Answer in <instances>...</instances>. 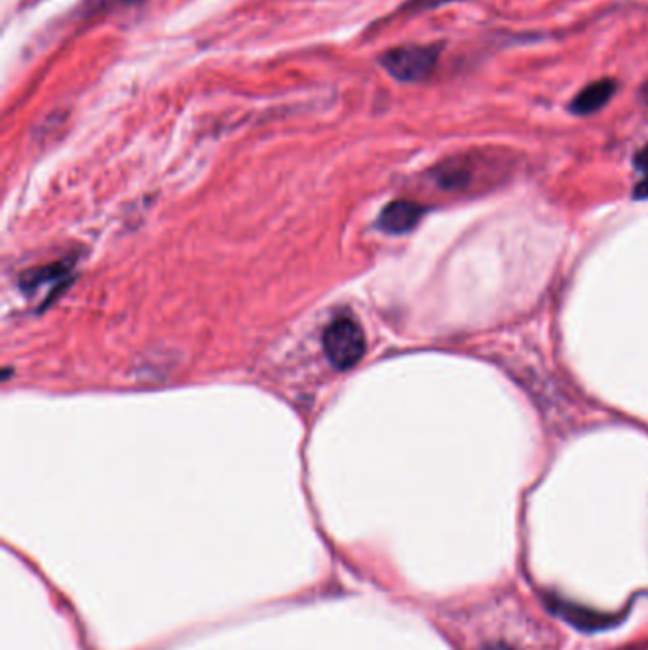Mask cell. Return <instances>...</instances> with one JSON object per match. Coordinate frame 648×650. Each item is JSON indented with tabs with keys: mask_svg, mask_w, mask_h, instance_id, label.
I'll list each match as a JSON object with an SVG mask.
<instances>
[{
	"mask_svg": "<svg viewBox=\"0 0 648 650\" xmlns=\"http://www.w3.org/2000/svg\"><path fill=\"white\" fill-rule=\"evenodd\" d=\"M101 3H105V0H101ZM145 3V0H107V5H117V6H136V5H141Z\"/></svg>",
	"mask_w": 648,
	"mask_h": 650,
	"instance_id": "9c48e42d",
	"label": "cell"
},
{
	"mask_svg": "<svg viewBox=\"0 0 648 650\" xmlns=\"http://www.w3.org/2000/svg\"><path fill=\"white\" fill-rule=\"evenodd\" d=\"M635 166L644 176H648V143L635 155Z\"/></svg>",
	"mask_w": 648,
	"mask_h": 650,
	"instance_id": "ba28073f",
	"label": "cell"
},
{
	"mask_svg": "<svg viewBox=\"0 0 648 650\" xmlns=\"http://www.w3.org/2000/svg\"><path fill=\"white\" fill-rule=\"evenodd\" d=\"M366 335L359 323L348 316H340L323 331V352L338 371L352 369L366 354Z\"/></svg>",
	"mask_w": 648,
	"mask_h": 650,
	"instance_id": "7a4b0ae2",
	"label": "cell"
},
{
	"mask_svg": "<svg viewBox=\"0 0 648 650\" xmlns=\"http://www.w3.org/2000/svg\"><path fill=\"white\" fill-rule=\"evenodd\" d=\"M616 88H618V84L615 79L596 81L592 84L584 86L575 95V100L570 101L568 109H570V112L577 114V117H589V114H596L615 98Z\"/></svg>",
	"mask_w": 648,
	"mask_h": 650,
	"instance_id": "3957f363",
	"label": "cell"
},
{
	"mask_svg": "<svg viewBox=\"0 0 648 650\" xmlns=\"http://www.w3.org/2000/svg\"><path fill=\"white\" fill-rule=\"evenodd\" d=\"M424 214V207L409 200L390 202L380 214V226L390 234H405L416 226Z\"/></svg>",
	"mask_w": 648,
	"mask_h": 650,
	"instance_id": "277c9868",
	"label": "cell"
},
{
	"mask_svg": "<svg viewBox=\"0 0 648 650\" xmlns=\"http://www.w3.org/2000/svg\"><path fill=\"white\" fill-rule=\"evenodd\" d=\"M485 650H513V648L504 643H494V645H489Z\"/></svg>",
	"mask_w": 648,
	"mask_h": 650,
	"instance_id": "7c38bea8",
	"label": "cell"
},
{
	"mask_svg": "<svg viewBox=\"0 0 648 650\" xmlns=\"http://www.w3.org/2000/svg\"><path fill=\"white\" fill-rule=\"evenodd\" d=\"M551 608H554V613H557L568 624H573L580 629H586V632H594V629H601L608 624H613V618H608L605 615L594 613V610H587V608H580V607L570 605V603H561L557 599L551 603Z\"/></svg>",
	"mask_w": 648,
	"mask_h": 650,
	"instance_id": "8992f818",
	"label": "cell"
},
{
	"mask_svg": "<svg viewBox=\"0 0 648 650\" xmlns=\"http://www.w3.org/2000/svg\"><path fill=\"white\" fill-rule=\"evenodd\" d=\"M443 44H407L386 50L378 63L399 82H423L440 63Z\"/></svg>",
	"mask_w": 648,
	"mask_h": 650,
	"instance_id": "6da1fadb",
	"label": "cell"
},
{
	"mask_svg": "<svg viewBox=\"0 0 648 650\" xmlns=\"http://www.w3.org/2000/svg\"><path fill=\"white\" fill-rule=\"evenodd\" d=\"M639 98H641L643 105L648 107V81L643 82V86H641V90H639Z\"/></svg>",
	"mask_w": 648,
	"mask_h": 650,
	"instance_id": "8fae6325",
	"label": "cell"
},
{
	"mask_svg": "<svg viewBox=\"0 0 648 650\" xmlns=\"http://www.w3.org/2000/svg\"><path fill=\"white\" fill-rule=\"evenodd\" d=\"M635 196H637V198H648V176L637 185Z\"/></svg>",
	"mask_w": 648,
	"mask_h": 650,
	"instance_id": "30bf717a",
	"label": "cell"
},
{
	"mask_svg": "<svg viewBox=\"0 0 648 650\" xmlns=\"http://www.w3.org/2000/svg\"><path fill=\"white\" fill-rule=\"evenodd\" d=\"M454 3H466V0H407V3L402 6V12L423 14V12L435 10V8H442V6L454 5Z\"/></svg>",
	"mask_w": 648,
	"mask_h": 650,
	"instance_id": "52a82bcc",
	"label": "cell"
},
{
	"mask_svg": "<svg viewBox=\"0 0 648 650\" xmlns=\"http://www.w3.org/2000/svg\"><path fill=\"white\" fill-rule=\"evenodd\" d=\"M434 177L437 186L443 190H464L472 183L473 169L468 158H449L443 164H440L434 171Z\"/></svg>",
	"mask_w": 648,
	"mask_h": 650,
	"instance_id": "5b68a950",
	"label": "cell"
}]
</instances>
